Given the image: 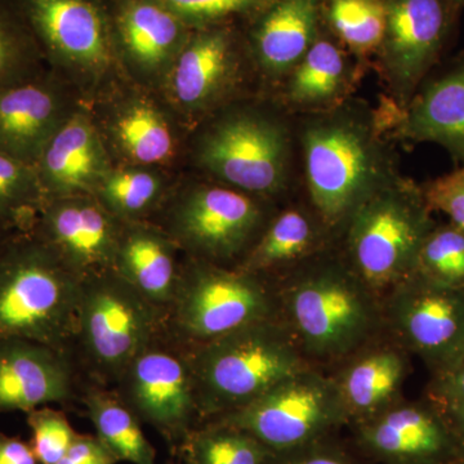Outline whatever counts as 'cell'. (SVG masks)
<instances>
[{
	"label": "cell",
	"mask_w": 464,
	"mask_h": 464,
	"mask_svg": "<svg viewBox=\"0 0 464 464\" xmlns=\"http://www.w3.org/2000/svg\"><path fill=\"white\" fill-rule=\"evenodd\" d=\"M392 109L373 111L344 101L307 114L298 130L311 208L332 235L366 199L399 177L386 134Z\"/></svg>",
	"instance_id": "obj_1"
},
{
	"label": "cell",
	"mask_w": 464,
	"mask_h": 464,
	"mask_svg": "<svg viewBox=\"0 0 464 464\" xmlns=\"http://www.w3.org/2000/svg\"><path fill=\"white\" fill-rule=\"evenodd\" d=\"M277 298L283 323L308 362L348 359L369 344L384 320L381 299L346 261L307 266Z\"/></svg>",
	"instance_id": "obj_2"
},
{
	"label": "cell",
	"mask_w": 464,
	"mask_h": 464,
	"mask_svg": "<svg viewBox=\"0 0 464 464\" xmlns=\"http://www.w3.org/2000/svg\"><path fill=\"white\" fill-rule=\"evenodd\" d=\"M83 280L32 231L0 248V340L39 342L72 356Z\"/></svg>",
	"instance_id": "obj_3"
},
{
	"label": "cell",
	"mask_w": 464,
	"mask_h": 464,
	"mask_svg": "<svg viewBox=\"0 0 464 464\" xmlns=\"http://www.w3.org/2000/svg\"><path fill=\"white\" fill-rule=\"evenodd\" d=\"M200 420L231 413L311 368L277 317L250 324L188 350Z\"/></svg>",
	"instance_id": "obj_4"
},
{
	"label": "cell",
	"mask_w": 464,
	"mask_h": 464,
	"mask_svg": "<svg viewBox=\"0 0 464 464\" xmlns=\"http://www.w3.org/2000/svg\"><path fill=\"white\" fill-rule=\"evenodd\" d=\"M422 186L399 176L362 204L344 226L347 265L382 299L411 276L436 225Z\"/></svg>",
	"instance_id": "obj_5"
},
{
	"label": "cell",
	"mask_w": 464,
	"mask_h": 464,
	"mask_svg": "<svg viewBox=\"0 0 464 464\" xmlns=\"http://www.w3.org/2000/svg\"><path fill=\"white\" fill-rule=\"evenodd\" d=\"M166 328V313L114 271L82 284L74 348L97 384H114L134 357Z\"/></svg>",
	"instance_id": "obj_6"
},
{
	"label": "cell",
	"mask_w": 464,
	"mask_h": 464,
	"mask_svg": "<svg viewBox=\"0 0 464 464\" xmlns=\"http://www.w3.org/2000/svg\"><path fill=\"white\" fill-rule=\"evenodd\" d=\"M279 298L264 277L195 259L181 268L166 331L186 350L277 317Z\"/></svg>",
	"instance_id": "obj_7"
},
{
	"label": "cell",
	"mask_w": 464,
	"mask_h": 464,
	"mask_svg": "<svg viewBox=\"0 0 464 464\" xmlns=\"http://www.w3.org/2000/svg\"><path fill=\"white\" fill-rule=\"evenodd\" d=\"M295 134L284 116L270 110H234L201 136L198 161L219 181L257 198L288 188Z\"/></svg>",
	"instance_id": "obj_8"
},
{
	"label": "cell",
	"mask_w": 464,
	"mask_h": 464,
	"mask_svg": "<svg viewBox=\"0 0 464 464\" xmlns=\"http://www.w3.org/2000/svg\"><path fill=\"white\" fill-rule=\"evenodd\" d=\"M347 418L334 378L311 366L243 408L209 420L243 430L274 453H282L316 444Z\"/></svg>",
	"instance_id": "obj_9"
},
{
	"label": "cell",
	"mask_w": 464,
	"mask_h": 464,
	"mask_svg": "<svg viewBox=\"0 0 464 464\" xmlns=\"http://www.w3.org/2000/svg\"><path fill=\"white\" fill-rule=\"evenodd\" d=\"M115 393L176 453L200 420L188 350L166 328L125 368Z\"/></svg>",
	"instance_id": "obj_10"
},
{
	"label": "cell",
	"mask_w": 464,
	"mask_h": 464,
	"mask_svg": "<svg viewBox=\"0 0 464 464\" xmlns=\"http://www.w3.org/2000/svg\"><path fill=\"white\" fill-rule=\"evenodd\" d=\"M383 317L406 353L423 360L432 377L464 355V288L409 276L386 295Z\"/></svg>",
	"instance_id": "obj_11"
},
{
	"label": "cell",
	"mask_w": 464,
	"mask_h": 464,
	"mask_svg": "<svg viewBox=\"0 0 464 464\" xmlns=\"http://www.w3.org/2000/svg\"><path fill=\"white\" fill-rule=\"evenodd\" d=\"M265 217L257 197L230 186H199L174 210L173 232L195 259L219 265L248 252Z\"/></svg>",
	"instance_id": "obj_12"
},
{
	"label": "cell",
	"mask_w": 464,
	"mask_h": 464,
	"mask_svg": "<svg viewBox=\"0 0 464 464\" xmlns=\"http://www.w3.org/2000/svg\"><path fill=\"white\" fill-rule=\"evenodd\" d=\"M386 30L380 48L381 72L402 110L438 61L448 16L441 0H387Z\"/></svg>",
	"instance_id": "obj_13"
},
{
	"label": "cell",
	"mask_w": 464,
	"mask_h": 464,
	"mask_svg": "<svg viewBox=\"0 0 464 464\" xmlns=\"http://www.w3.org/2000/svg\"><path fill=\"white\" fill-rule=\"evenodd\" d=\"M39 48L61 65L102 72L116 45L108 0H18Z\"/></svg>",
	"instance_id": "obj_14"
},
{
	"label": "cell",
	"mask_w": 464,
	"mask_h": 464,
	"mask_svg": "<svg viewBox=\"0 0 464 464\" xmlns=\"http://www.w3.org/2000/svg\"><path fill=\"white\" fill-rule=\"evenodd\" d=\"M90 197L47 201L32 230L82 280L114 268L124 227Z\"/></svg>",
	"instance_id": "obj_15"
},
{
	"label": "cell",
	"mask_w": 464,
	"mask_h": 464,
	"mask_svg": "<svg viewBox=\"0 0 464 464\" xmlns=\"http://www.w3.org/2000/svg\"><path fill=\"white\" fill-rule=\"evenodd\" d=\"M74 392L69 353L21 338L0 340V413L67 404Z\"/></svg>",
	"instance_id": "obj_16"
},
{
	"label": "cell",
	"mask_w": 464,
	"mask_h": 464,
	"mask_svg": "<svg viewBox=\"0 0 464 464\" xmlns=\"http://www.w3.org/2000/svg\"><path fill=\"white\" fill-rule=\"evenodd\" d=\"M449 418L440 406L395 405L362 422L360 438L375 456L392 464H435L453 450Z\"/></svg>",
	"instance_id": "obj_17"
},
{
	"label": "cell",
	"mask_w": 464,
	"mask_h": 464,
	"mask_svg": "<svg viewBox=\"0 0 464 464\" xmlns=\"http://www.w3.org/2000/svg\"><path fill=\"white\" fill-rule=\"evenodd\" d=\"M47 201L90 197L109 173L108 157L90 119H65L36 163Z\"/></svg>",
	"instance_id": "obj_18"
},
{
	"label": "cell",
	"mask_w": 464,
	"mask_h": 464,
	"mask_svg": "<svg viewBox=\"0 0 464 464\" xmlns=\"http://www.w3.org/2000/svg\"><path fill=\"white\" fill-rule=\"evenodd\" d=\"M396 139L431 142L464 163V60L422 83L404 109L392 116Z\"/></svg>",
	"instance_id": "obj_19"
},
{
	"label": "cell",
	"mask_w": 464,
	"mask_h": 464,
	"mask_svg": "<svg viewBox=\"0 0 464 464\" xmlns=\"http://www.w3.org/2000/svg\"><path fill=\"white\" fill-rule=\"evenodd\" d=\"M170 66L177 102L190 110L210 108L228 91L237 75L234 35L218 24L192 29Z\"/></svg>",
	"instance_id": "obj_20"
},
{
	"label": "cell",
	"mask_w": 464,
	"mask_h": 464,
	"mask_svg": "<svg viewBox=\"0 0 464 464\" xmlns=\"http://www.w3.org/2000/svg\"><path fill=\"white\" fill-rule=\"evenodd\" d=\"M67 116L53 84L33 76L0 90V151L36 166Z\"/></svg>",
	"instance_id": "obj_21"
},
{
	"label": "cell",
	"mask_w": 464,
	"mask_h": 464,
	"mask_svg": "<svg viewBox=\"0 0 464 464\" xmlns=\"http://www.w3.org/2000/svg\"><path fill=\"white\" fill-rule=\"evenodd\" d=\"M116 50L140 69L170 66L192 32L161 0H111Z\"/></svg>",
	"instance_id": "obj_22"
},
{
	"label": "cell",
	"mask_w": 464,
	"mask_h": 464,
	"mask_svg": "<svg viewBox=\"0 0 464 464\" xmlns=\"http://www.w3.org/2000/svg\"><path fill=\"white\" fill-rule=\"evenodd\" d=\"M319 0H271L252 32V51L268 78L282 81L316 42Z\"/></svg>",
	"instance_id": "obj_23"
},
{
	"label": "cell",
	"mask_w": 464,
	"mask_h": 464,
	"mask_svg": "<svg viewBox=\"0 0 464 464\" xmlns=\"http://www.w3.org/2000/svg\"><path fill=\"white\" fill-rule=\"evenodd\" d=\"M408 373V353L399 343L366 344L348 357L343 371L334 378L348 418L362 423L395 405Z\"/></svg>",
	"instance_id": "obj_24"
},
{
	"label": "cell",
	"mask_w": 464,
	"mask_h": 464,
	"mask_svg": "<svg viewBox=\"0 0 464 464\" xmlns=\"http://www.w3.org/2000/svg\"><path fill=\"white\" fill-rule=\"evenodd\" d=\"M112 271L167 314L181 274L176 246L168 235L150 226L125 222Z\"/></svg>",
	"instance_id": "obj_25"
},
{
	"label": "cell",
	"mask_w": 464,
	"mask_h": 464,
	"mask_svg": "<svg viewBox=\"0 0 464 464\" xmlns=\"http://www.w3.org/2000/svg\"><path fill=\"white\" fill-rule=\"evenodd\" d=\"M331 237L313 208H285L262 230L237 268L264 277L314 257Z\"/></svg>",
	"instance_id": "obj_26"
},
{
	"label": "cell",
	"mask_w": 464,
	"mask_h": 464,
	"mask_svg": "<svg viewBox=\"0 0 464 464\" xmlns=\"http://www.w3.org/2000/svg\"><path fill=\"white\" fill-rule=\"evenodd\" d=\"M284 81L289 108L313 114L344 102L355 82V72L340 47L317 38Z\"/></svg>",
	"instance_id": "obj_27"
},
{
	"label": "cell",
	"mask_w": 464,
	"mask_h": 464,
	"mask_svg": "<svg viewBox=\"0 0 464 464\" xmlns=\"http://www.w3.org/2000/svg\"><path fill=\"white\" fill-rule=\"evenodd\" d=\"M82 401L97 438L119 462L157 464V451L143 433L141 422L115 391L92 383L85 387Z\"/></svg>",
	"instance_id": "obj_28"
},
{
	"label": "cell",
	"mask_w": 464,
	"mask_h": 464,
	"mask_svg": "<svg viewBox=\"0 0 464 464\" xmlns=\"http://www.w3.org/2000/svg\"><path fill=\"white\" fill-rule=\"evenodd\" d=\"M177 453L186 464H266L274 451L243 430L208 420L188 436Z\"/></svg>",
	"instance_id": "obj_29"
},
{
	"label": "cell",
	"mask_w": 464,
	"mask_h": 464,
	"mask_svg": "<svg viewBox=\"0 0 464 464\" xmlns=\"http://www.w3.org/2000/svg\"><path fill=\"white\" fill-rule=\"evenodd\" d=\"M115 137L125 155L136 163H163L173 152L172 130L166 118L143 101L132 103L119 115Z\"/></svg>",
	"instance_id": "obj_30"
},
{
	"label": "cell",
	"mask_w": 464,
	"mask_h": 464,
	"mask_svg": "<svg viewBox=\"0 0 464 464\" xmlns=\"http://www.w3.org/2000/svg\"><path fill=\"white\" fill-rule=\"evenodd\" d=\"M45 203L36 166L0 151V221L32 231Z\"/></svg>",
	"instance_id": "obj_31"
},
{
	"label": "cell",
	"mask_w": 464,
	"mask_h": 464,
	"mask_svg": "<svg viewBox=\"0 0 464 464\" xmlns=\"http://www.w3.org/2000/svg\"><path fill=\"white\" fill-rule=\"evenodd\" d=\"M42 51L18 0H0V90L35 76Z\"/></svg>",
	"instance_id": "obj_32"
},
{
	"label": "cell",
	"mask_w": 464,
	"mask_h": 464,
	"mask_svg": "<svg viewBox=\"0 0 464 464\" xmlns=\"http://www.w3.org/2000/svg\"><path fill=\"white\" fill-rule=\"evenodd\" d=\"M411 275L438 285L464 288V231L450 222L433 226Z\"/></svg>",
	"instance_id": "obj_33"
},
{
	"label": "cell",
	"mask_w": 464,
	"mask_h": 464,
	"mask_svg": "<svg viewBox=\"0 0 464 464\" xmlns=\"http://www.w3.org/2000/svg\"><path fill=\"white\" fill-rule=\"evenodd\" d=\"M160 181L141 169L109 170L96 194L100 203L121 222H134L157 203Z\"/></svg>",
	"instance_id": "obj_34"
},
{
	"label": "cell",
	"mask_w": 464,
	"mask_h": 464,
	"mask_svg": "<svg viewBox=\"0 0 464 464\" xmlns=\"http://www.w3.org/2000/svg\"><path fill=\"white\" fill-rule=\"evenodd\" d=\"M329 23L351 50L377 51L386 30V5L382 0H331Z\"/></svg>",
	"instance_id": "obj_35"
},
{
	"label": "cell",
	"mask_w": 464,
	"mask_h": 464,
	"mask_svg": "<svg viewBox=\"0 0 464 464\" xmlns=\"http://www.w3.org/2000/svg\"><path fill=\"white\" fill-rule=\"evenodd\" d=\"M34 454L39 464H57L79 435L63 411L41 406L26 413Z\"/></svg>",
	"instance_id": "obj_36"
},
{
	"label": "cell",
	"mask_w": 464,
	"mask_h": 464,
	"mask_svg": "<svg viewBox=\"0 0 464 464\" xmlns=\"http://www.w3.org/2000/svg\"><path fill=\"white\" fill-rule=\"evenodd\" d=\"M191 29L216 25L226 18L261 11L271 0H161Z\"/></svg>",
	"instance_id": "obj_37"
},
{
	"label": "cell",
	"mask_w": 464,
	"mask_h": 464,
	"mask_svg": "<svg viewBox=\"0 0 464 464\" xmlns=\"http://www.w3.org/2000/svg\"><path fill=\"white\" fill-rule=\"evenodd\" d=\"M422 191L432 212L442 213L451 225L464 231V163L422 186Z\"/></svg>",
	"instance_id": "obj_38"
},
{
	"label": "cell",
	"mask_w": 464,
	"mask_h": 464,
	"mask_svg": "<svg viewBox=\"0 0 464 464\" xmlns=\"http://www.w3.org/2000/svg\"><path fill=\"white\" fill-rule=\"evenodd\" d=\"M429 395L444 411L464 409V355L453 368L432 377Z\"/></svg>",
	"instance_id": "obj_39"
},
{
	"label": "cell",
	"mask_w": 464,
	"mask_h": 464,
	"mask_svg": "<svg viewBox=\"0 0 464 464\" xmlns=\"http://www.w3.org/2000/svg\"><path fill=\"white\" fill-rule=\"evenodd\" d=\"M118 458L97 436L79 433L65 456L57 464H118Z\"/></svg>",
	"instance_id": "obj_40"
},
{
	"label": "cell",
	"mask_w": 464,
	"mask_h": 464,
	"mask_svg": "<svg viewBox=\"0 0 464 464\" xmlns=\"http://www.w3.org/2000/svg\"><path fill=\"white\" fill-rule=\"evenodd\" d=\"M316 444L274 453L266 464H353L350 458L340 450L319 447Z\"/></svg>",
	"instance_id": "obj_41"
},
{
	"label": "cell",
	"mask_w": 464,
	"mask_h": 464,
	"mask_svg": "<svg viewBox=\"0 0 464 464\" xmlns=\"http://www.w3.org/2000/svg\"><path fill=\"white\" fill-rule=\"evenodd\" d=\"M0 464H39L30 442L0 431Z\"/></svg>",
	"instance_id": "obj_42"
},
{
	"label": "cell",
	"mask_w": 464,
	"mask_h": 464,
	"mask_svg": "<svg viewBox=\"0 0 464 464\" xmlns=\"http://www.w3.org/2000/svg\"><path fill=\"white\" fill-rule=\"evenodd\" d=\"M445 414L448 415L449 420L453 424L458 435H459L464 441V409L445 411Z\"/></svg>",
	"instance_id": "obj_43"
},
{
	"label": "cell",
	"mask_w": 464,
	"mask_h": 464,
	"mask_svg": "<svg viewBox=\"0 0 464 464\" xmlns=\"http://www.w3.org/2000/svg\"><path fill=\"white\" fill-rule=\"evenodd\" d=\"M17 232L20 231L14 230L11 226L0 221V248H2V246L5 241L11 239V237H14V234H17Z\"/></svg>",
	"instance_id": "obj_44"
},
{
	"label": "cell",
	"mask_w": 464,
	"mask_h": 464,
	"mask_svg": "<svg viewBox=\"0 0 464 464\" xmlns=\"http://www.w3.org/2000/svg\"><path fill=\"white\" fill-rule=\"evenodd\" d=\"M450 2L456 3V5H463L464 0H450Z\"/></svg>",
	"instance_id": "obj_45"
}]
</instances>
